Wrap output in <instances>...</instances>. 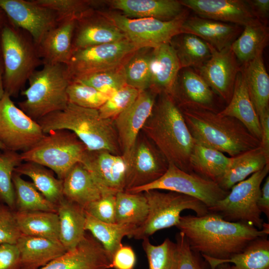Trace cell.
I'll return each mask as SVG.
<instances>
[{"instance_id":"1","label":"cell","mask_w":269,"mask_h":269,"mask_svg":"<svg viewBox=\"0 0 269 269\" xmlns=\"http://www.w3.org/2000/svg\"><path fill=\"white\" fill-rule=\"evenodd\" d=\"M176 227L193 251L218 260L242 252L252 241L269 234L249 225L226 221L208 213L202 216H181Z\"/></svg>"},{"instance_id":"2","label":"cell","mask_w":269,"mask_h":269,"mask_svg":"<svg viewBox=\"0 0 269 269\" xmlns=\"http://www.w3.org/2000/svg\"><path fill=\"white\" fill-rule=\"evenodd\" d=\"M177 105L196 142L230 157L260 146V140L235 118L192 104Z\"/></svg>"},{"instance_id":"3","label":"cell","mask_w":269,"mask_h":269,"mask_svg":"<svg viewBox=\"0 0 269 269\" xmlns=\"http://www.w3.org/2000/svg\"><path fill=\"white\" fill-rule=\"evenodd\" d=\"M141 131L169 163L192 172L190 158L195 141L172 96L164 93L158 95Z\"/></svg>"},{"instance_id":"4","label":"cell","mask_w":269,"mask_h":269,"mask_svg":"<svg viewBox=\"0 0 269 269\" xmlns=\"http://www.w3.org/2000/svg\"><path fill=\"white\" fill-rule=\"evenodd\" d=\"M43 132L65 130L74 133L89 151L107 150L122 155L113 119L102 118L98 110L69 103L65 108L36 121Z\"/></svg>"},{"instance_id":"5","label":"cell","mask_w":269,"mask_h":269,"mask_svg":"<svg viewBox=\"0 0 269 269\" xmlns=\"http://www.w3.org/2000/svg\"><path fill=\"white\" fill-rule=\"evenodd\" d=\"M0 59L4 92L11 98L18 96L31 75L43 65L30 35L8 19L0 29Z\"/></svg>"},{"instance_id":"6","label":"cell","mask_w":269,"mask_h":269,"mask_svg":"<svg viewBox=\"0 0 269 269\" xmlns=\"http://www.w3.org/2000/svg\"><path fill=\"white\" fill-rule=\"evenodd\" d=\"M42 66L29 77L28 87L20 92L25 99L18 104V107L35 121L64 109L69 103L67 90L71 79L66 65Z\"/></svg>"},{"instance_id":"7","label":"cell","mask_w":269,"mask_h":269,"mask_svg":"<svg viewBox=\"0 0 269 269\" xmlns=\"http://www.w3.org/2000/svg\"><path fill=\"white\" fill-rule=\"evenodd\" d=\"M146 198L148 212L145 222L137 227L132 238L137 240L149 238L162 229L176 227L179 223L181 213L184 210L193 211L197 216L208 214L207 206L200 200L183 194L158 190L143 192Z\"/></svg>"},{"instance_id":"8","label":"cell","mask_w":269,"mask_h":269,"mask_svg":"<svg viewBox=\"0 0 269 269\" xmlns=\"http://www.w3.org/2000/svg\"><path fill=\"white\" fill-rule=\"evenodd\" d=\"M87 150L74 133L60 130L46 134L34 146L20 155L23 161L44 166L62 180L74 165L81 162Z\"/></svg>"},{"instance_id":"9","label":"cell","mask_w":269,"mask_h":269,"mask_svg":"<svg viewBox=\"0 0 269 269\" xmlns=\"http://www.w3.org/2000/svg\"><path fill=\"white\" fill-rule=\"evenodd\" d=\"M269 171V165L234 185L227 196L208 208V212L224 220L244 223L262 229L264 220L257 202L261 186Z\"/></svg>"},{"instance_id":"10","label":"cell","mask_w":269,"mask_h":269,"mask_svg":"<svg viewBox=\"0 0 269 269\" xmlns=\"http://www.w3.org/2000/svg\"><path fill=\"white\" fill-rule=\"evenodd\" d=\"M98 10L139 48H154L170 42L181 33L182 24L188 17L187 12L173 20L162 21L153 18H131L114 10Z\"/></svg>"},{"instance_id":"11","label":"cell","mask_w":269,"mask_h":269,"mask_svg":"<svg viewBox=\"0 0 269 269\" xmlns=\"http://www.w3.org/2000/svg\"><path fill=\"white\" fill-rule=\"evenodd\" d=\"M150 190H167L191 196L200 200L208 208L224 199L229 192L216 182L193 172L184 171L172 163H169L166 171L156 180L126 191L139 193Z\"/></svg>"},{"instance_id":"12","label":"cell","mask_w":269,"mask_h":269,"mask_svg":"<svg viewBox=\"0 0 269 269\" xmlns=\"http://www.w3.org/2000/svg\"><path fill=\"white\" fill-rule=\"evenodd\" d=\"M45 134L39 124L17 107L4 92L0 100V142L4 149L25 152Z\"/></svg>"},{"instance_id":"13","label":"cell","mask_w":269,"mask_h":269,"mask_svg":"<svg viewBox=\"0 0 269 269\" xmlns=\"http://www.w3.org/2000/svg\"><path fill=\"white\" fill-rule=\"evenodd\" d=\"M139 48L126 39L75 51L66 64L69 75L72 80L116 68Z\"/></svg>"},{"instance_id":"14","label":"cell","mask_w":269,"mask_h":269,"mask_svg":"<svg viewBox=\"0 0 269 269\" xmlns=\"http://www.w3.org/2000/svg\"><path fill=\"white\" fill-rule=\"evenodd\" d=\"M127 163L125 190L147 185L166 171L169 163L154 143L141 131Z\"/></svg>"},{"instance_id":"15","label":"cell","mask_w":269,"mask_h":269,"mask_svg":"<svg viewBox=\"0 0 269 269\" xmlns=\"http://www.w3.org/2000/svg\"><path fill=\"white\" fill-rule=\"evenodd\" d=\"M0 8L13 25L30 35L37 46L60 22L55 11L34 0H0Z\"/></svg>"},{"instance_id":"16","label":"cell","mask_w":269,"mask_h":269,"mask_svg":"<svg viewBox=\"0 0 269 269\" xmlns=\"http://www.w3.org/2000/svg\"><path fill=\"white\" fill-rule=\"evenodd\" d=\"M80 163L89 172L102 195H116L125 190L127 163L122 155L87 150Z\"/></svg>"},{"instance_id":"17","label":"cell","mask_w":269,"mask_h":269,"mask_svg":"<svg viewBox=\"0 0 269 269\" xmlns=\"http://www.w3.org/2000/svg\"><path fill=\"white\" fill-rule=\"evenodd\" d=\"M158 95L149 88L140 91L134 103L114 120L121 154L126 162Z\"/></svg>"},{"instance_id":"18","label":"cell","mask_w":269,"mask_h":269,"mask_svg":"<svg viewBox=\"0 0 269 269\" xmlns=\"http://www.w3.org/2000/svg\"><path fill=\"white\" fill-rule=\"evenodd\" d=\"M210 58L195 71L214 93L227 104L230 102L238 73L241 66L230 46L220 51L210 45Z\"/></svg>"},{"instance_id":"19","label":"cell","mask_w":269,"mask_h":269,"mask_svg":"<svg viewBox=\"0 0 269 269\" xmlns=\"http://www.w3.org/2000/svg\"><path fill=\"white\" fill-rule=\"evenodd\" d=\"M126 39L124 33L98 9H90L76 20L73 40V52L87 47L117 42Z\"/></svg>"},{"instance_id":"20","label":"cell","mask_w":269,"mask_h":269,"mask_svg":"<svg viewBox=\"0 0 269 269\" xmlns=\"http://www.w3.org/2000/svg\"><path fill=\"white\" fill-rule=\"evenodd\" d=\"M185 7L198 16L239 26L259 21L253 13L246 0H180Z\"/></svg>"},{"instance_id":"21","label":"cell","mask_w":269,"mask_h":269,"mask_svg":"<svg viewBox=\"0 0 269 269\" xmlns=\"http://www.w3.org/2000/svg\"><path fill=\"white\" fill-rule=\"evenodd\" d=\"M112 261L101 244L91 234L73 249L39 269H109Z\"/></svg>"},{"instance_id":"22","label":"cell","mask_w":269,"mask_h":269,"mask_svg":"<svg viewBox=\"0 0 269 269\" xmlns=\"http://www.w3.org/2000/svg\"><path fill=\"white\" fill-rule=\"evenodd\" d=\"M103 3L131 18H153L169 21L188 12L177 0H103Z\"/></svg>"},{"instance_id":"23","label":"cell","mask_w":269,"mask_h":269,"mask_svg":"<svg viewBox=\"0 0 269 269\" xmlns=\"http://www.w3.org/2000/svg\"><path fill=\"white\" fill-rule=\"evenodd\" d=\"M180 65L170 42L152 49L150 61L149 89L159 94L173 96Z\"/></svg>"},{"instance_id":"24","label":"cell","mask_w":269,"mask_h":269,"mask_svg":"<svg viewBox=\"0 0 269 269\" xmlns=\"http://www.w3.org/2000/svg\"><path fill=\"white\" fill-rule=\"evenodd\" d=\"M76 19L69 18L60 21L50 29L37 46L44 64L66 65L73 53V40Z\"/></svg>"},{"instance_id":"25","label":"cell","mask_w":269,"mask_h":269,"mask_svg":"<svg viewBox=\"0 0 269 269\" xmlns=\"http://www.w3.org/2000/svg\"><path fill=\"white\" fill-rule=\"evenodd\" d=\"M241 32L239 25L197 16L187 17L181 28V33L195 35L218 51L231 46Z\"/></svg>"},{"instance_id":"26","label":"cell","mask_w":269,"mask_h":269,"mask_svg":"<svg viewBox=\"0 0 269 269\" xmlns=\"http://www.w3.org/2000/svg\"><path fill=\"white\" fill-rule=\"evenodd\" d=\"M15 245L21 269H39L67 252L59 241L23 234Z\"/></svg>"},{"instance_id":"27","label":"cell","mask_w":269,"mask_h":269,"mask_svg":"<svg viewBox=\"0 0 269 269\" xmlns=\"http://www.w3.org/2000/svg\"><path fill=\"white\" fill-rule=\"evenodd\" d=\"M218 113L221 115L231 117L238 120L261 141L260 119L250 98L241 69L237 74L230 102Z\"/></svg>"},{"instance_id":"28","label":"cell","mask_w":269,"mask_h":269,"mask_svg":"<svg viewBox=\"0 0 269 269\" xmlns=\"http://www.w3.org/2000/svg\"><path fill=\"white\" fill-rule=\"evenodd\" d=\"M59 240L66 251L74 249L84 238L86 214L84 208L64 197L57 204Z\"/></svg>"},{"instance_id":"29","label":"cell","mask_w":269,"mask_h":269,"mask_svg":"<svg viewBox=\"0 0 269 269\" xmlns=\"http://www.w3.org/2000/svg\"><path fill=\"white\" fill-rule=\"evenodd\" d=\"M214 93L203 78L190 68L181 69L173 98L177 104L190 103L213 108Z\"/></svg>"},{"instance_id":"30","label":"cell","mask_w":269,"mask_h":269,"mask_svg":"<svg viewBox=\"0 0 269 269\" xmlns=\"http://www.w3.org/2000/svg\"><path fill=\"white\" fill-rule=\"evenodd\" d=\"M62 185L64 197L84 208L102 196L90 173L80 162L70 169Z\"/></svg>"},{"instance_id":"31","label":"cell","mask_w":269,"mask_h":269,"mask_svg":"<svg viewBox=\"0 0 269 269\" xmlns=\"http://www.w3.org/2000/svg\"><path fill=\"white\" fill-rule=\"evenodd\" d=\"M263 55V52L260 53L241 66L250 98L259 118L269 110V76Z\"/></svg>"},{"instance_id":"32","label":"cell","mask_w":269,"mask_h":269,"mask_svg":"<svg viewBox=\"0 0 269 269\" xmlns=\"http://www.w3.org/2000/svg\"><path fill=\"white\" fill-rule=\"evenodd\" d=\"M269 165L267 158L260 146L232 157L228 168L217 183L223 190L229 191L237 183Z\"/></svg>"},{"instance_id":"33","label":"cell","mask_w":269,"mask_h":269,"mask_svg":"<svg viewBox=\"0 0 269 269\" xmlns=\"http://www.w3.org/2000/svg\"><path fill=\"white\" fill-rule=\"evenodd\" d=\"M211 269L223 263H233L231 269H269V240L261 237L250 242L241 252L225 260L202 256Z\"/></svg>"},{"instance_id":"34","label":"cell","mask_w":269,"mask_h":269,"mask_svg":"<svg viewBox=\"0 0 269 269\" xmlns=\"http://www.w3.org/2000/svg\"><path fill=\"white\" fill-rule=\"evenodd\" d=\"M231 160L232 157L222 152L195 142L190 158V166L192 172L217 183Z\"/></svg>"},{"instance_id":"35","label":"cell","mask_w":269,"mask_h":269,"mask_svg":"<svg viewBox=\"0 0 269 269\" xmlns=\"http://www.w3.org/2000/svg\"><path fill=\"white\" fill-rule=\"evenodd\" d=\"M85 230L103 246L110 259L123 245L125 237L132 238L137 227L132 225L101 221L86 212Z\"/></svg>"},{"instance_id":"36","label":"cell","mask_w":269,"mask_h":269,"mask_svg":"<svg viewBox=\"0 0 269 269\" xmlns=\"http://www.w3.org/2000/svg\"><path fill=\"white\" fill-rule=\"evenodd\" d=\"M269 40L268 27L258 21L245 26L230 47L238 62L244 65L263 52Z\"/></svg>"},{"instance_id":"37","label":"cell","mask_w":269,"mask_h":269,"mask_svg":"<svg viewBox=\"0 0 269 269\" xmlns=\"http://www.w3.org/2000/svg\"><path fill=\"white\" fill-rule=\"evenodd\" d=\"M170 43L175 51L181 69H197L211 55L210 44L192 34H179L171 39Z\"/></svg>"},{"instance_id":"38","label":"cell","mask_w":269,"mask_h":269,"mask_svg":"<svg viewBox=\"0 0 269 269\" xmlns=\"http://www.w3.org/2000/svg\"><path fill=\"white\" fill-rule=\"evenodd\" d=\"M14 172L30 178L36 188L50 202L57 205L64 197L62 180L49 169L35 162L24 161Z\"/></svg>"},{"instance_id":"39","label":"cell","mask_w":269,"mask_h":269,"mask_svg":"<svg viewBox=\"0 0 269 269\" xmlns=\"http://www.w3.org/2000/svg\"><path fill=\"white\" fill-rule=\"evenodd\" d=\"M19 230L23 235L59 240V219L56 212L15 211Z\"/></svg>"},{"instance_id":"40","label":"cell","mask_w":269,"mask_h":269,"mask_svg":"<svg viewBox=\"0 0 269 269\" xmlns=\"http://www.w3.org/2000/svg\"><path fill=\"white\" fill-rule=\"evenodd\" d=\"M148 212V203L143 192L124 191L116 194V223L137 228L145 222Z\"/></svg>"},{"instance_id":"41","label":"cell","mask_w":269,"mask_h":269,"mask_svg":"<svg viewBox=\"0 0 269 269\" xmlns=\"http://www.w3.org/2000/svg\"><path fill=\"white\" fill-rule=\"evenodd\" d=\"M12 183L15 194V211L57 212V205L46 199L32 182L14 172Z\"/></svg>"},{"instance_id":"42","label":"cell","mask_w":269,"mask_h":269,"mask_svg":"<svg viewBox=\"0 0 269 269\" xmlns=\"http://www.w3.org/2000/svg\"><path fill=\"white\" fill-rule=\"evenodd\" d=\"M152 48L138 49L123 64L127 85L139 91L150 87V61Z\"/></svg>"},{"instance_id":"43","label":"cell","mask_w":269,"mask_h":269,"mask_svg":"<svg viewBox=\"0 0 269 269\" xmlns=\"http://www.w3.org/2000/svg\"><path fill=\"white\" fill-rule=\"evenodd\" d=\"M149 269H176L178 251L176 243L166 238L160 245L152 244L149 238L142 240Z\"/></svg>"},{"instance_id":"44","label":"cell","mask_w":269,"mask_h":269,"mask_svg":"<svg viewBox=\"0 0 269 269\" xmlns=\"http://www.w3.org/2000/svg\"><path fill=\"white\" fill-rule=\"evenodd\" d=\"M23 161L20 153L5 149L0 154V200L15 210V194L12 174Z\"/></svg>"},{"instance_id":"45","label":"cell","mask_w":269,"mask_h":269,"mask_svg":"<svg viewBox=\"0 0 269 269\" xmlns=\"http://www.w3.org/2000/svg\"><path fill=\"white\" fill-rule=\"evenodd\" d=\"M123 64L113 69L72 80L91 86L110 97L117 91L127 85Z\"/></svg>"},{"instance_id":"46","label":"cell","mask_w":269,"mask_h":269,"mask_svg":"<svg viewBox=\"0 0 269 269\" xmlns=\"http://www.w3.org/2000/svg\"><path fill=\"white\" fill-rule=\"evenodd\" d=\"M69 103L78 106L98 110L110 97L93 87L71 80L67 90Z\"/></svg>"},{"instance_id":"47","label":"cell","mask_w":269,"mask_h":269,"mask_svg":"<svg viewBox=\"0 0 269 269\" xmlns=\"http://www.w3.org/2000/svg\"><path fill=\"white\" fill-rule=\"evenodd\" d=\"M36 3L55 11L60 21L69 18L79 17L90 9H97L98 0H34Z\"/></svg>"},{"instance_id":"48","label":"cell","mask_w":269,"mask_h":269,"mask_svg":"<svg viewBox=\"0 0 269 269\" xmlns=\"http://www.w3.org/2000/svg\"><path fill=\"white\" fill-rule=\"evenodd\" d=\"M139 92L128 85L121 88L98 109L100 116L104 119L114 120L134 103Z\"/></svg>"},{"instance_id":"49","label":"cell","mask_w":269,"mask_h":269,"mask_svg":"<svg viewBox=\"0 0 269 269\" xmlns=\"http://www.w3.org/2000/svg\"><path fill=\"white\" fill-rule=\"evenodd\" d=\"M175 243L178 251L176 269H207L206 261L203 262L200 254L191 249L183 233H177Z\"/></svg>"},{"instance_id":"50","label":"cell","mask_w":269,"mask_h":269,"mask_svg":"<svg viewBox=\"0 0 269 269\" xmlns=\"http://www.w3.org/2000/svg\"><path fill=\"white\" fill-rule=\"evenodd\" d=\"M21 235L15 211L0 203V245L16 244Z\"/></svg>"},{"instance_id":"51","label":"cell","mask_w":269,"mask_h":269,"mask_svg":"<svg viewBox=\"0 0 269 269\" xmlns=\"http://www.w3.org/2000/svg\"><path fill=\"white\" fill-rule=\"evenodd\" d=\"M85 212L97 219L116 223V195L105 194L84 208Z\"/></svg>"},{"instance_id":"52","label":"cell","mask_w":269,"mask_h":269,"mask_svg":"<svg viewBox=\"0 0 269 269\" xmlns=\"http://www.w3.org/2000/svg\"><path fill=\"white\" fill-rule=\"evenodd\" d=\"M0 269H21L20 254L15 244L0 245Z\"/></svg>"},{"instance_id":"53","label":"cell","mask_w":269,"mask_h":269,"mask_svg":"<svg viewBox=\"0 0 269 269\" xmlns=\"http://www.w3.org/2000/svg\"><path fill=\"white\" fill-rule=\"evenodd\" d=\"M136 263L135 254L132 247L123 245L116 252L112 260L115 269H134Z\"/></svg>"},{"instance_id":"54","label":"cell","mask_w":269,"mask_h":269,"mask_svg":"<svg viewBox=\"0 0 269 269\" xmlns=\"http://www.w3.org/2000/svg\"><path fill=\"white\" fill-rule=\"evenodd\" d=\"M255 16L267 25L269 14V0H246Z\"/></svg>"},{"instance_id":"55","label":"cell","mask_w":269,"mask_h":269,"mask_svg":"<svg viewBox=\"0 0 269 269\" xmlns=\"http://www.w3.org/2000/svg\"><path fill=\"white\" fill-rule=\"evenodd\" d=\"M259 119L261 127L260 147L267 157L269 158V110Z\"/></svg>"},{"instance_id":"56","label":"cell","mask_w":269,"mask_h":269,"mask_svg":"<svg viewBox=\"0 0 269 269\" xmlns=\"http://www.w3.org/2000/svg\"><path fill=\"white\" fill-rule=\"evenodd\" d=\"M258 207L262 213L269 218V177H266L265 181L261 187L257 202Z\"/></svg>"},{"instance_id":"57","label":"cell","mask_w":269,"mask_h":269,"mask_svg":"<svg viewBox=\"0 0 269 269\" xmlns=\"http://www.w3.org/2000/svg\"><path fill=\"white\" fill-rule=\"evenodd\" d=\"M4 94V90L3 85V68L0 59V100Z\"/></svg>"},{"instance_id":"58","label":"cell","mask_w":269,"mask_h":269,"mask_svg":"<svg viewBox=\"0 0 269 269\" xmlns=\"http://www.w3.org/2000/svg\"><path fill=\"white\" fill-rule=\"evenodd\" d=\"M7 20V19L5 13L0 8V29L2 27Z\"/></svg>"},{"instance_id":"59","label":"cell","mask_w":269,"mask_h":269,"mask_svg":"<svg viewBox=\"0 0 269 269\" xmlns=\"http://www.w3.org/2000/svg\"><path fill=\"white\" fill-rule=\"evenodd\" d=\"M214 269H231L229 263H223L217 265Z\"/></svg>"},{"instance_id":"60","label":"cell","mask_w":269,"mask_h":269,"mask_svg":"<svg viewBox=\"0 0 269 269\" xmlns=\"http://www.w3.org/2000/svg\"><path fill=\"white\" fill-rule=\"evenodd\" d=\"M3 150H5L4 147L1 144V143L0 142V154Z\"/></svg>"},{"instance_id":"61","label":"cell","mask_w":269,"mask_h":269,"mask_svg":"<svg viewBox=\"0 0 269 269\" xmlns=\"http://www.w3.org/2000/svg\"><path fill=\"white\" fill-rule=\"evenodd\" d=\"M0 203H2V202L0 201Z\"/></svg>"}]
</instances>
